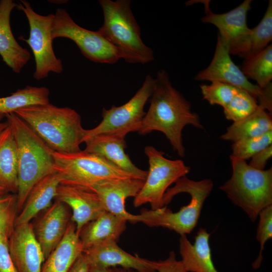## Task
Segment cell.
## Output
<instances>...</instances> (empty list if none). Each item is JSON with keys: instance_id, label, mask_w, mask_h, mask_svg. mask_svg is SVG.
Wrapping results in <instances>:
<instances>
[{"instance_id": "6da1fadb", "label": "cell", "mask_w": 272, "mask_h": 272, "mask_svg": "<svg viewBox=\"0 0 272 272\" xmlns=\"http://www.w3.org/2000/svg\"><path fill=\"white\" fill-rule=\"evenodd\" d=\"M150 98L149 108L138 132L143 135L153 131L163 133L174 150L183 157V129L187 125L203 128L198 115L192 111L190 103L172 86L165 70L158 72Z\"/></svg>"}, {"instance_id": "7a4b0ae2", "label": "cell", "mask_w": 272, "mask_h": 272, "mask_svg": "<svg viewBox=\"0 0 272 272\" xmlns=\"http://www.w3.org/2000/svg\"><path fill=\"white\" fill-rule=\"evenodd\" d=\"M213 186L210 179L195 181L186 176L181 177L165 192L162 208L142 210L140 214L135 216L134 223L162 227L180 236L190 234L197 225L204 202Z\"/></svg>"}, {"instance_id": "3957f363", "label": "cell", "mask_w": 272, "mask_h": 272, "mask_svg": "<svg viewBox=\"0 0 272 272\" xmlns=\"http://www.w3.org/2000/svg\"><path fill=\"white\" fill-rule=\"evenodd\" d=\"M14 113L53 151L70 153L81 150L86 129L74 109L49 103L24 107Z\"/></svg>"}, {"instance_id": "277c9868", "label": "cell", "mask_w": 272, "mask_h": 272, "mask_svg": "<svg viewBox=\"0 0 272 272\" xmlns=\"http://www.w3.org/2000/svg\"><path fill=\"white\" fill-rule=\"evenodd\" d=\"M16 141L18 158L17 208L22 209L32 187L55 172L52 150L15 113L5 115Z\"/></svg>"}, {"instance_id": "5b68a950", "label": "cell", "mask_w": 272, "mask_h": 272, "mask_svg": "<svg viewBox=\"0 0 272 272\" xmlns=\"http://www.w3.org/2000/svg\"><path fill=\"white\" fill-rule=\"evenodd\" d=\"M104 21L98 31L129 63L145 64L154 59L153 50L141 38V29L130 9L129 0H100Z\"/></svg>"}, {"instance_id": "8992f818", "label": "cell", "mask_w": 272, "mask_h": 272, "mask_svg": "<svg viewBox=\"0 0 272 272\" xmlns=\"http://www.w3.org/2000/svg\"><path fill=\"white\" fill-rule=\"evenodd\" d=\"M230 159L232 175L220 189L254 222L263 209L272 205V168L258 170L246 161Z\"/></svg>"}, {"instance_id": "52a82bcc", "label": "cell", "mask_w": 272, "mask_h": 272, "mask_svg": "<svg viewBox=\"0 0 272 272\" xmlns=\"http://www.w3.org/2000/svg\"><path fill=\"white\" fill-rule=\"evenodd\" d=\"M52 156L54 171L60 176L61 183L90 188L104 180L138 178L85 150L70 153L52 151Z\"/></svg>"}, {"instance_id": "ba28073f", "label": "cell", "mask_w": 272, "mask_h": 272, "mask_svg": "<svg viewBox=\"0 0 272 272\" xmlns=\"http://www.w3.org/2000/svg\"><path fill=\"white\" fill-rule=\"evenodd\" d=\"M155 85V78L148 75L134 96L120 106L103 108L102 120L93 128L86 129L84 141L99 134L117 136L125 138L130 132H139L146 114L144 106L151 97Z\"/></svg>"}, {"instance_id": "9c48e42d", "label": "cell", "mask_w": 272, "mask_h": 272, "mask_svg": "<svg viewBox=\"0 0 272 272\" xmlns=\"http://www.w3.org/2000/svg\"><path fill=\"white\" fill-rule=\"evenodd\" d=\"M144 152L148 159L149 168L144 183L134 197L135 207L149 203L152 210L161 208L163 197L170 185L185 176L190 168L180 159L170 160L164 153L152 146H147Z\"/></svg>"}, {"instance_id": "30bf717a", "label": "cell", "mask_w": 272, "mask_h": 272, "mask_svg": "<svg viewBox=\"0 0 272 272\" xmlns=\"http://www.w3.org/2000/svg\"><path fill=\"white\" fill-rule=\"evenodd\" d=\"M17 8L24 12L29 25L28 38L19 39L29 45L34 55L36 67L33 78L40 80L47 78L50 73H61L63 69L62 61L55 56L52 47L51 34L54 14L40 15L25 0L20 1Z\"/></svg>"}, {"instance_id": "8fae6325", "label": "cell", "mask_w": 272, "mask_h": 272, "mask_svg": "<svg viewBox=\"0 0 272 272\" xmlns=\"http://www.w3.org/2000/svg\"><path fill=\"white\" fill-rule=\"evenodd\" d=\"M52 38H65L74 41L82 54L96 63L113 64L121 59L118 50L98 31L78 25L67 11L58 8L54 14Z\"/></svg>"}, {"instance_id": "7c38bea8", "label": "cell", "mask_w": 272, "mask_h": 272, "mask_svg": "<svg viewBox=\"0 0 272 272\" xmlns=\"http://www.w3.org/2000/svg\"><path fill=\"white\" fill-rule=\"evenodd\" d=\"M228 50L217 34L213 57L209 65L195 76L198 81H218L231 85L254 96L259 105L271 114L272 87L263 89L251 83L232 60Z\"/></svg>"}, {"instance_id": "4fadbf2b", "label": "cell", "mask_w": 272, "mask_h": 272, "mask_svg": "<svg viewBox=\"0 0 272 272\" xmlns=\"http://www.w3.org/2000/svg\"><path fill=\"white\" fill-rule=\"evenodd\" d=\"M204 2L206 14L201 20L218 28V35L230 53L250 30L247 25V16L251 9L252 1L245 0L235 8L222 14L212 12L209 7V1Z\"/></svg>"}, {"instance_id": "5bb4252c", "label": "cell", "mask_w": 272, "mask_h": 272, "mask_svg": "<svg viewBox=\"0 0 272 272\" xmlns=\"http://www.w3.org/2000/svg\"><path fill=\"white\" fill-rule=\"evenodd\" d=\"M55 198L72 209V221L78 235L85 225L105 211L98 195L89 187L60 183Z\"/></svg>"}, {"instance_id": "9a60e30c", "label": "cell", "mask_w": 272, "mask_h": 272, "mask_svg": "<svg viewBox=\"0 0 272 272\" xmlns=\"http://www.w3.org/2000/svg\"><path fill=\"white\" fill-rule=\"evenodd\" d=\"M8 243L18 272H41L44 256L30 223L15 226Z\"/></svg>"}, {"instance_id": "2e32d148", "label": "cell", "mask_w": 272, "mask_h": 272, "mask_svg": "<svg viewBox=\"0 0 272 272\" xmlns=\"http://www.w3.org/2000/svg\"><path fill=\"white\" fill-rule=\"evenodd\" d=\"M145 180L139 178L110 179L98 182L90 188L98 195L105 211L133 223L135 215L126 210L125 200L138 194Z\"/></svg>"}, {"instance_id": "e0dca14e", "label": "cell", "mask_w": 272, "mask_h": 272, "mask_svg": "<svg viewBox=\"0 0 272 272\" xmlns=\"http://www.w3.org/2000/svg\"><path fill=\"white\" fill-rule=\"evenodd\" d=\"M91 266L120 267L137 272H156V261L133 255L125 251L115 241L104 242L83 252Z\"/></svg>"}, {"instance_id": "ac0fdd59", "label": "cell", "mask_w": 272, "mask_h": 272, "mask_svg": "<svg viewBox=\"0 0 272 272\" xmlns=\"http://www.w3.org/2000/svg\"><path fill=\"white\" fill-rule=\"evenodd\" d=\"M69 219L66 205L56 199L37 223L34 231L44 261L63 237L69 223Z\"/></svg>"}, {"instance_id": "d6986e66", "label": "cell", "mask_w": 272, "mask_h": 272, "mask_svg": "<svg viewBox=\"0 0 272 272\" xmlns=\"http://www.w3.org/2000/svg\"><path fill=\"white\" fill-rule=\"evenodd\" d=\"M85 151L104 158L122 170L134 176L146 179L148 172L137 167L125 152V138L99 134L86 139Z\"/></svg>"}, {"instance_id": "ffe728a7", "label": "cell", "mask_w": 272, "mask_h": 272, "mask_svg": "<svg viewBox=\"0 0 272 272\" xmlns=\"http://www.w3.org/2000/svg\"><path fill=\"white\" fill-rule=\"evenodd\" d=\"M17 4L12 0L0 1V55L15 73H20L29 61L31 54L16 40L12 31L10 16Z\"/></svg>"}, {"instance_id": "44dd1931", "label": "cell", "mask_w": 272, "mask_h": 272, "mask_svg": "<svg viewBox=\"0 0 272 272\" xmlns=\"http://www.w3.org/2000/svg\"><path fill=\"white\" fill-rule=\"evenodd\" d=\"M61 178L56 172L39 180L29 191L19 215L16 218L15 227L30 223L42 211L47 209L55 198Z\"/></svg>"}, {"instance_id": "7402d4cb", "label": "cell", "mask_w": 272, "mask_h": 272, "mask_svg": "<svg viewBox=\"0 0 272 272\" xmlns=\"http://www.w3.org/2000/svg\"><path fill=\"white\" fill-rule=\"evenodd\" d=\"M127 221L105 211L85 225L79 236L83 251L98 244L115 241L126 229Z\"/></svg>"}, {"instance_id": "603a6c76", "label": "cell", "mask_w": 272, "mask_h": 272, "mask_svg": "<svg viewBox=\"0 0 272 272\" xmlns=\"http://www.w3.org/2000/svg\"><path fill=\"white\" fill-rule=\"evenodd\" d=\"M210 234L204 228H199L193 244L186 235L179 239V253L181 261L188 272H219L212 258L209 243Z\"/></svg>"}, {"instance_id": "cb8c5ba5", "label": "cell", "mask_w": 272, "mask_h": 272, "mask_svg": "<svg viewBox=\"0 0 272 272\" xmlns=\"http://www.w3.org/2000/svg\"><path fill=\"white\" fill-rule=\"evenodd\" d=\"M83 252L76 226L70 222L62 239L42 264L41 272H68Z\"/></svg>"}, {"instance_id": "d4e9b609", "label": "cell", "mask_w": 272, "mask_h": 272, "mask_svg": "<svg viewBox=\"0 0 272 272\" xmlns=\"http://www.w3.org/2000/svg\"><path fill=\"white\" fill-rule=\"evenodd\" d=\"M272 130L271 114L259 105L248 116L229 126L221 138L224 141L235 142L241 140L259 137Z\"/></svg>"}, {"instance_id": "484cf974", "label": "cell", "mask_w": 272, "mask_h": 272, "mask_svg": "<svg viewBox=\"0 0 272 272\" xmlns=\"http://www.w3.org/2000/svg\"><path fill=\"white\" fill-rule=\"evenodd\" d=\"M0 183L7 192L17 193V146L13 132L9 124L0 133Z\"/></svg>"}, {"instance_id": "4316f807", "label": "cell", "mask_w": 272, "mask_h": 272, "mask_svg": "<svg viewBox=\"0 0 272 272\" xmlns=\"http://www.w3.org/2000/svg\"><path fill=\"white\" fill-rule=\"evenodd\" d=\"M272 40V1H269L265 12L258 24L250 28L243 40L230 53L246 58L265 48Z\"/></svg>"}, {"instance_id": "83f0119b", "label": "cell", "mask_w": 272, "mask_h": 272, "mask_svg": "<svg viewBox=\"0 0 272 272\" xmlns=\"http://www.w3.org/2000/svg\"><path fill=\"white\" fill-rule=\"evenodd\" d=\"M49 95L46 87L27 86L9 96L0 97V113L5 115L27 106L48 104Z\"/></svg>"}, {"instance_id": "f1b7e54d", "label": "cell", "mask_w": 272, "mask_h": 272, "mask_svg": "<svg viewBox=\"0 0 272 272\" xmlns=\"http://www.w3.org/2000/svg\"><path fill=\"white\" fill-rule=\"evenodd\" d=\"M244 75L265 89L272 87V45L244 59L240 68Z\"/></svg>"}, {"instance_id": "f546056e", "label": "cell", "mask_w": 272, "mask_h": 272, "mask_svg": "<svg viewBox=\"0 0 272 272\" xmlns=\"http://www.w3.org/2000/svg\"><path fill=\"white\" fill-rule=\"evenodd\" d=\"M256 99L246 91L240 89L224 107L227 119L233 122L239 121L253 113L258 107Z\"/></svg>"}, {"instance_id": "4dcf8cb0", "label": "cell", "mask_w": 272, "mask_h": 272, "mask_svg": "<svg viewBox=\"0 0 272 272\" xmlns=\"http://www.w3.org/2000/svg\"><path fill=\"white\" fill-rule=\"evenodd\" d=\"M271 145L272 130L259 137L233 142L232 145V153L230 156L246 161Z\"/></svg>"}, {"instance_id": "1f68e13d", "label": "cell", "mask_w": 272, "mask_h": 272, "mask_svg": "<svg viewBox=\"0 0 272 272\" xmlns=\"http://www.w3.org/2000/svg\"><path fill=\"white\" fill-rule=\"evenodd\" d=\"M203 99L211 105H219L224 108L240 89L231 85L218 82L199 86Z\"/></svg>"}, {"instance_id": "d6a6232c", "label": "cell", "mask_w": 272, "mask_h": 272, "mask_svg": "<svg viewBox=\"0 0 272 272\" xmlns=\"http://www.w3.org/2000/svg\"><path fill=\"white\" fill-rule=\"evenodd\" d=\"M17 200V195L6 194L0 195V235L7 239L15 228Z\"/></svg>"}, {"instance_id": "836d02e7", "label": "cell", "mask_w": 272, "mask_h": 272, "mask_svg": "<svg viewBox=\"0 0 272 272\" xmlns=\"http://www.w3.org/2000/svg\"><path fill=\"white\" fill-rule=\"evenodd\" d=\"M256 238L260 243V251L256 259L252 264L254 269L259 268L261 264L264 246L266 241L272 238V205L263 209L259 214Z\"/></svg>"}, {"instance_id": "e575fe53", "label": "cell", "mask_w": 272, "mask_h": 272, "mask_svg": "<svg viewBox=\"0 0 272 272\" xmlns=\"http://www.w3.org/2000/svg\"><path fill=\"white\" fill-rule=\"evenodd\" d=\"M155 270L157 272H188L181 260H178L174 251L163 260L156 261Z\"/></svg>"}, {"instance_id": "d590c367", "label": "cell", "mask_w": 272, "mask_h": 272, "mask_svg": "<svg viewBox=\"0 0 272 272\" xmlns=\"http://www.w3.org/2000/svg\"><path fill=\"white\" fill-rule=\"evenodd\" d=\"M0 272H18L10 254L8 239L0 235Z\"/></svg>"}, {"instance_id": "8d00e7d4", "label": "cell", "mask_w": 272, "mask_h": 272, "mask_svg": "<svg viewBox=\"0 0 272 272\" xmlns=\"http://www.w3.org/2000/svg\"><path fill=\"white\" fill-rule=\"evenodd\" d=\"M271 156L272 145L264 148L252 157L248 164L256 169L264 170L268 160Z\"/></svg>"}, {"instance_id": "74e56055", "label": "cell", "mask_w": 272, "mask_h": 272, "mask_svg": "<svg viewBox=\"0 0 272 272\" xmlns=\"http://www.w3.org/2000/svg\"><path fill=\"white\" fill-rule=\"evenodd\" d=\"M90 265L82 253L68 272H89Z\"/></svg>"}, {"instance_id": "f35d334b", "label": "cell", "mask_w": 272, "mask_h": 272, "mask_svg": "<svg viewBox=\"0 0 272 272\" xmlns=\"http://www.w3.org/2000/svg\"><path fill=\"white\" fill-rule=\"evenodd\" d=\"M89 272H116V270L114 267H101L90 265Z\"/></svg>"}, {"instance_id": "ab89813d", "label": "cell", "mask_w": 272, "mask_h": 272, "mask_svg": "<svg viewBox=\"0 0 272 272\" xmlns=\"http://www.w3.org/2000/svg\"><path fill=\"white\" fill-rule=\"evenodd\" d=\"M116 272H137L134 270L130 269H125L121 267H114Z\"/></svg>"}, {"instance_id": "60d3db41", "label": "cell", "mask_w": 272, "mask_h": 272, "mask_svg": "<svg viewBox=\"0 0 272 272\" xmlns=\"http://www.w3.org/2000/svg\"><path fill=\"white\" fill-rule=\"evenodd\" d=\"M8 123L7 122H0V133L8 126Z\"/></svg>"}, {"instance_id": "b9f144b4", "label": "cell", "mask_w": 272, "mask_h": 272, "mask_svg": "<svg viewBox=\"0 0 272 272\" xmlns=\"http://www.w3.org/2000/svg\"><path fill=\"white\" fill-rule=\"evenodd\" d=\"M6 192V190L0 183V195L5 194Z\"/></svg>"}, {"instance_id": "7bdbcfd3", "label": "cell", "mask_w": 272, "mask_h": 272, "mask_svg": "<svg viewBox=\"0 0 272 272\" xmlns=\"http://www.w3.org/2000/svg\"><path fill=\"white\" fill-rule=\"evenodd\" d=\"M5 115L0 113V122Z\"/></svg>"}]
</instances>
